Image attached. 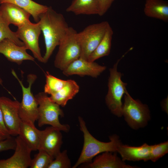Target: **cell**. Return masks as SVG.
<instances>
[{
	"instance_id": "8fae6325",
	"label": "cell",
	"mask_w": 168,
	"mask_h": 168,
	"mask_svg": "<svg viewBox=\"0 0 168 168\" xmlns=\"http://www.w3.org/2000/svg\"><path fill=\"white\" fill-rule=\"evenodd\" d=\"M16 146L13 154L6 159L0 160V168H27L30 166L32 151L19 135L16 138Z\"/></svg>"
},
{
	"instance_id": "83f0119b",
	"label": "cell",
	"mask_w": 168,
	"mask_h": 168,
	"mask_svg": "<svg viewBox=\"0 0 168 168\" xmlns=\"http://www.w3.org/2000/svg\"><path fill=\"white\" fill-rule=\"evenodd\" d=\"M71 167L70 160L67 151L65 150L61 152L51 162L48 168H70Z\"/></svg>"
},
{
	"instance_id": "ba28073f",
	"label": "cell",
	"mask_w": 168,
	"mask_h": 168,
	"mask_svg": "<svg viewBox=\"0 0 168 168\" xmlns=\"http://www.w3.org/2000/svg\"><path fill=\"white\" fill-rule=\"evenodd\" d=\"M110 25L108 21H103L89 25L77 33L81 48L80 58L87 60L89 55L102 39Z\"/></svg>"
},
{
	"instance_id": "7402d4cb",
	"label": "cell",
	"mask_w": 168,
	"mask_h": 168,
	"mask_svg": "<svg viewBox=\"0 0 168 168\" xmlns=\"http://www.w3.org/2000/svg\"><path fill=\"white\" fill-rule=\"evenodd\" d=\"M3 3L13 4L29 12L37 22L41 15L45 13L49 7L38 3L32 0H0V4Z\"/></svg>"
},
{
	"instance_id": "d4e9b609",
	"label": "cell",
	"mask_w": 168,
	"mask_h": 168,
	"mask_svg": "<svg viewBox=\"0 0 168 168\" xmlns=\"http://www.w3.org/2000/svg\"><path fill=\"white\" fill-rule=\"evenodd\" d=\"M9 25L0 10V42L8 38L19 46L24 45L23 43L17 37L16 32L10 29Z\"/></svg>"
},
{
	"instance_id": "d6a6232c",
	"label": "cell",
	"mask_w": 168,
	"mask_h": 168,
	"mask_svg": "<svg viewBox=\"0 0 168 168\" xmlns=\"http://www.w3.org/2000/svg\"><path fill=\"white\" fill-rule=\"evenodd\" d=\"M7 138H5L2 137L0 136V140L5 139Z\"/></svg>"
},
{
	"instance_id": "d6986e66",
	"label": "cell",
	"mask_w": 168,
	"mask_h": 168,
	"mask_svg": "<svg viewBox=\"0 0 168 168\" xmlns=\"http://www.w3.org/2000/svg\"><path fill=\"white\" fill-rule=\"evenodd\" d=\"M42 130L22 122L18 135L25 142L32 151L38 150L40 144Z\"/></svg>"
},
{
	"instance_id": "4dcf8cb0",
	"label": "cell",
	"mask_w": 168,
	"mask_h": 168,
	"mask_svg": "<svg viewBox=\"0 0 168 168\" xmlns=\"http://www.w3.org/2000/svg\"><path fill=\"white\" fill-rule=\"evenodd\" d=\"M0 136L7 138L11 135H10L5 126L2 112L0 107Z\"/></svg>"
},
{
	"instance_id": "ffe728a7",
	"label": "cell",
	"mask_w": 168,
	"mask_h": 168,
	"mask_svg": "<svg viewBox=\"0 0 168 168\" xmlns=\"http://www.w3.org/2000/svg\"><path fill=\"white\" fill-rule=\"evenodd\" d=\"M79 85L74 80H68L62 89L51 95L49 98L53 102L63 107L79 92Z\"/></svg>"
},
{
	"instance_id": "7a4b0ae2",
	"label": "cell",
	"mask_w": 168,
	"mask_h": 168,
	"mask_svg": "<svg viewBox=\"0 0 168 168\" xmlns=\"http://www.w3.org/2000/svg\"><path fill=\"white\" fill-rule=\"evenodd\" d=\"M78 120L80 130L83 133V145L79 157L72 168L91 162L94 157L101 153L107 152H117L119 146L122 143L118 136L116 134L111 136L108 142L100 141L90 133L82 117L79 116Z\"/></svg>"
},
{
	"instance_id": "9a60e30c",
	"label": "cell",
	"mask_w": 168,
	"mask_h": 168,
	"mask_svg": "<svg viewBox=\"0 0 168 168\" xmlns=\"http://www.w3.org/2000/svg\"><path fill=\"white\" fill-rule=\"evenodd\" d=\"M0 4V10L9 25L12 24L18 27L30 21L29 18L31 15L24 10L11 3Z\"/></svg>"
},
{
	"instance_id": "277c9868",
	"label": "cell",
	"mask_w": 168,
	"mask_h": 168,
	"mask_svg": "<svg viewBox=\"0 0 168 168\" xmlns=\"http://www.w3.org/2000/svg\"><path fill=\"white\" fill-rule=\"evenodd\" d=\"M77 34L73 28L68 27L58 45L54 63L56 68L63 71L71 63L80 58L81 48Z\"/></svg>"
},
{
	"instance_id": "e0dca14e",
	"label": "cell",
	"mask_w": 168,
	"mask_h": 168,
	"mask_svg": "<svg viewBox=\"0 0 168 168\" xmlns=\"http://www.w3.org/2000/svg\"><path fill=\"white\" fill-rule=\"evenodd\" d=\"M150 145L146 143L139 147H133L121 143L117 152L121 155L122 160L133 161L149 160Z\"/></svg>"
},
{
	"instance_id": "8992f818",
	"label": "cell",
	"mask_w": 168,
	"mask_h": 168,
	"mask_svg": "<svg viewBox=\"0 0 168 168\" xmlns=\"http://www.w3.org/2000/svg\"><path fill=\"white\" fill-rule=\"evenodd\" d=\"M11 72L19 82L22 91V100L20 103L19 109L20 118L22 122L35 126V122L37 120L38 116V105L35 96L31 91V88L37 78V76L33 74H30L27 75L28 85L26 87L13 69H12Z\"/></svg>"
},
{
	"instance_id": "52a82bcc",
	"label": "cell",
	"mask_w": 168,
	"mask_h": 168,
	"mask_svg": "<svg viewBox=\"0 0 168 168\" xmlns=\"http://www.w3.org/2000/svg\"><path fill=\"white\" fill-rule=\"evenodd\" d=\"M122 115L128 124L134 129L145 126L150 118L147 106L133 99L127 91L125 94Z\"/></svg>"
},
{
	"instance_id": "4fadbf2b",
	"label": "cell",
	"mask_w": 168,
	"mask_h": 168,
	"mask_svg": "<svg viewBox=\"0 0 168 168\" xmlns=\"http://www.w3.org/2000/svg\"><path fill=\"white\" fill-rule=\"evenodd\" d=\"M61 132L52 126L42 130L38 150L44 151L54 159L61 152L60 148L63 142Z\"/></svg>"
},
{
	"instance_id": "5b68a950",
	"label": "cell",
	"mask_w": 168,
	"mask_h": 168,
	"mask_svg": "<svg viewBox=\"0 0 168 168\" xmlns=\"http://www.w3.org/2000/svg\"><path fill=\"white\" fill-rule=\"evenodd\" d=\"M126 53L118 59L113 67L110 69V76L108 79V91L105 98L106 105L114 114L121 117L122 115V99L127 91V83L121 79L122 74L117 71L118 63Z\"/></svg>"
},
{
	"instance_id": "7c38bea8",
	"label": "cell",
	"mask_w": 168,
	"mask_h": 168,
	"mask_svg": "<svg viewBox=\"0 0 168 168\" xmlns=\"http://www.w3.org/2000/svg\"><path fill=\"white\" fill-rule=\"evenodd\" d=\"M106 68L105 66L95 62H90L80 58L71 63L62 71L63 75L67 76L76 75L96 78Z\"/></svg>"
},
{
	"instance_id": "9c48e42d",
	"label": "cell",
	"mask_w": 168,
	"mask_h": 168,
	"mask_svg": "<svg viewBox=\"0 0 168 168\" xmlns=\"http://www.w3.org/2000/svg\"><path fill=\"white\" fill-rule=\"evenodd\" d=\"M17 27L16 32L17 38L23 43L27 49L31 51L34 58L43 63L39 43L41 31L39 22L33 23L30 21Z\"/></svg>"
},
{
	"instance_id": "1f68e13d",
	"label": "cell",
	"mask_w": 168,
	"mask_h": 168,
	"mask_svg": "<svg viewBox=\"0 0 168 168\" xmlns=\"http://www.w3.org/2000/svg\"><path fill=\"white\" fill-rule=\"evenodd\" d=\"M167 103H168V99H165L164 101L163 102V107L164 109L165 110V111L167 112Z\"/></svg>"
},
{
	"instance_id": "2e32d148",
	"label": "cell",
	"mask_w": 168,
	"mask_h": 168,
	"mask_svg": "<svg viewBox=\"0 0 168 168\" xmlns=\"http://www.w3.org/2000/svg\"><path fill=\"white\" fill-rule=\"evenodd\" d=\"M105 152L96 156L93 161L87 163L85 167L89 168H135L136 166L127 164L114 152Z\"/></svg>"
},
{
	"instance_id": "603a6c76",
	"label": "cell",
	"mask_w": 168,
	"mask_h": 168,
	"mask_svg": "<svg viewBox=\"0 0 168 168\" xmlns=\"http://www.w3.org/2000/svg\"><path fill=\"white\" fill-rule=\"evenodd\" d=\"M113 35V29L110 25L100 42L89 56L88 61L95 62L96 60L110 54Z\"/></svg>"
},
{
	"instance_id": "f546056e",
	"label": "cell",
	"mask_w": 168,
	"mask_h": 168,
	"mask_svg": "<svg viewBox=\"0 0 168 168\" xmlns=\"http://www.w3.org/2000/svg\"><path fill=\"white\" fill-rule=\"evenodd\" d=\"M114 0H98L100 16L104 15L110 7Z\"/></svg>"
},
{
	"instance_id": "30bf717a",
	"label": "cell",
	"mask_w": 168,
	"mask_h": 168,
	"mask_svg": "<svg viewBox=\"0 0 168 168\" xmlns=\"http://www.w3.org/2000/svg\"><path fill=\"white\" fill-rule=\"evenodd\" d=\"M20 102L5 96L0 97V107L4 122L11 136L19 134L22 122L19 114Z\"/></svg>"
},
{
	"instance_id": "4316f807",
	"label": "cell",
	"mask_w": 168,
	"mask_h": 168,
	"mask_svg": "<svg viewBox=\"0 0 168 168\" xmlns=\"http://www.w3.org/2000/svg\"><path fill=\"white\" fill-rule=\"evenodd\" d=\"M168 152V141L150 145L149 160L155 162Z\"/></svg>"
},
{
	"instance_id": "484cf974",
	"label": "cell",
	"mask_w": 168,
	"mask_h": 168,
	"mask_svg": "<svg viewBox=\"0 0 168 168\" xmlns=\"http://www.w3.org/2000/svg\"><path fill=\"white\" fill-rule=\"evenodd\" d=\"M39 152L36 154L34 158L31 159L30 168H48L49 165L54 158L44 151L38 150Z\"/></svg>"
},
{
	"instance_id": "3957f363",
	"label": "cell",
	"mask_w": 168,
	"mask_h": 168,
	"mask_svg": "<svg viewBox=\"0 0 168 168\" xmlns=\"http://www.w3.org/2000/svg\"><path fill=\"white\" fill-rule=\"evenodd\" d=\"M35 97L38 105V126L49 125L61 131L68 132L70 128L69 125L61 124L59 120L60 116H64L60 106L51 100L44 92H39Z\"/></svg>"
},
{
	"instance_id": "5bb4252c",
	"label": "cell",
	"mask_w": 168,
	"mask_h": 168,
	"mask_svg": "<svg viewBox=\"0 0 168 168\" xmlns=\"http://www.w3.org/2000/svg\"><path fill=\"white\" fill-rule=\"evenodd\" d=\"M27 49L25 45L19 46L8 38L0 42V53L9 61L18 65L25 60L34 61L35 58L27 52Z\"/></svg>"
},
{
	"instance_id": "836d02e7",
	"label": "cell",
	"mask_w": 168,
	"mask_h": 168,
	"mask_svg": "<svg viewBox=\"0 0 168 168\" xmlns=\"http://www.w3.org/2000/svg\"><path fill=\"white\" fill-rule=\"evenodd\" d=\"M3 81L1 79V78L0 77V85H2V83Z\"/></svg>"
},
{
	"instance_id": "cb8c5ba5",
	"label": "cell",
	"mask_w": 168,
	"mask_h": 168,
	"mask_svg": "<svg viewBox=\"0 0 168 168\" xmlns=\"http://www.w3.org/2000/svg\"><path fill=\"white\" fill-rule=\"evenodd\" d=\"M46 83L44 92L52 95L59 91L64 86L66 80L58 78L50 74L48 72L45 73Z\"/></svg>"
},
{
	"instance_id": "44dd1931",
	"label": "cell",
	"mask_w": 168,
	"mask_h": 168,
	"mask_svg": "<svg viewBox=\"0 0 168 168\" xmlns=\"http://www.w3.org/2000/svg\"><path fill=\"white\" fill-rule=\"evenodd\" d=\"M66 11L76 15H98L99 12L98 0H73Z\"/></svg>"
},
{
	"instance_id": "ac0fdd59",
	"label": "cell",
	"mask_w": 168,
	"mask_h": 168,
	"mask_svg": "<svg viewBox=\"0 0 168 168\" xmlns=\"http://www.w3.org/2000/svg\"><path fill=\"white\" fill-rule=\"evenodd\" d=\"M144 12L147 16L168 21V3L164 0H145Z\"/></svg>"
},
{
	"instance_id": "f1b7e54d",
	"label": "cell",
	"mask_w": 168,
	"mask_h": 168,
	"mask_svg": "<svg viewBox=\"0 0 168 168\" xmlns=\"http://www.w3.org/2000/svg\"><path fill=\"white\" fill-rule=\"evenodd\" d=\"M16 146V138L12 136L0 140V152L10 150H15Z\"/></svg>"
},
{
	"instance_id": "6da1fadb",
	"label": "cell",
	"mask_w": 168,
	"mask_h": 168,
	"mask_svg": "<svg viewBox=\"0 0 168 168\" xmlns=\"http://www.w3.org/2000/svg\"><path fill=\"white\" fill-rule=\"evenodd\" d=\"M44 37L45 52L44 62H47L56 47L66 34L69 27L63 16L49 7L47 11L41 15L38 22Z\"/></svg>"
}]
</instances>
